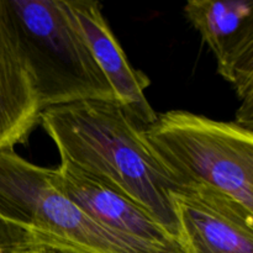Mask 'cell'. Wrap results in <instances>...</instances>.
Listing matches in <instances>:
<instances>
[{"label": "cell", "mask_w": 253, "mask_h": 253, "mask_svg": "<svg viewBox=\"0 0 253 253\" xmlns=\"http://www.w3.org/2000/svg\"><path fill=\"white\" fill-rule=\"evenodd\" d=\"M40 123L61 162L132 199L179 241L172 199L177 187L148 147L142 127L118 103L88 100L44 109Z\"/></svg>", "instance_id": "obj_1"}, {"label": "cell", "mask_w": 253, "mask_h": 253, "mask_svg": "<svg viewBox=\"0 0 253 253\" xmlns=\"http://www.w3.org/2000/svg\"><path fill=\"white\" fill-rule=\"evenodd\" d=\"M153 156L177 189L217 190L253 211V131L187 110L157 115L142 127Z\"/></svg>", "instance_id": "obj_2"}, {"label": "cell", "mask_w": 253, "mask_h": 253, "mask_svg": "<svg viewBox=\"0 0 253 253\" xmlns=\"http://www.w3.org/2000/svg\"><path fill=\"white\" fill-rule=\"evenodd\" d=\"M41 110L88 100L118 103L63 0H5Z\"/></svg>", "instance_id": "obj_3"}, {"label": "cell", "mask_w": 253, "mask_h": 253, "mask_svg": "<svg viewBox=\"0 0 253 253\" xmlns=\"http://www.w3.org/2000/svg\"><path fill=\"white\" fill-rule=\"evenodd\" d=\"M0 219L59 253H151L96 224L47 178V168L0 151Z\"/></svg>", "instance_id": "obj_4"}, {"label": "cell", "mask_w": 253, "mask_h": 253, "mask_svg": "<svg viewBox=\"0 0 253 253\" xmlns=\"http://www.w3.org/2000/svg\"><path fill=\"white\" fill-rule=\"evenodd\" d=\"M188 21L214 53L220 76L231 83L242 105L237 124L253 128V1L190 0Z\"/></svg>", "instance_id": "obj_5"}, {"label": "cell", "mask_w": 253, "mask_h": 253, "mask_svg": "<svg viewBox=\"0 0 253 253\" xmlns=\"http://www.w3.org/2000/svg\"><path fill=\"white\" fill-rule=\"evenodd\" d=\"M47 178L96 224L133 246L151 253H185L145 208L78 168L61 162L56 169L47 168Z\"/></svg>", "instance_id": "obj_6"}, {"label": "cell", "mask_w": 253, "mask_h": 253, "mask_svg": "<svg viewBox=\"0 0 253 253\" xmlns=\"http://www.w3.org/2000/svg\"><path fill=\"white\" fill-rule=\"evenodd\" d=\"M185 253H253V211L217 190L179 188L172 193Z\"/></svg>", "instance_id": "obj_7"}, {"label": "cell", "mask_w": 253, "mask_h": 253, "mask_svg": "<svg viewBox=\"0 0 253 253\" xmlns=\"http://www.w3.org/2000/svg\"><path fill=\"white\" fill-rule=\"evenodd\" d=\"M63 2L113 88L119 105L141 127L152 124L157 114L145 94L151 83L150 78L131 66L104 17L100 4L91 0H63Z\"/></svg>", "instance_id": "obj_8"}, {"label": "cell", "mask_w": 253, "mask_h": 253, "mask_svg": "<svg viewBox=\"0 0 253 253\" xmlns=\"http://www.w3.org/2000/svg\"><path fill=\"white\" fill-rule=\"evenodd\" d=\"M41 113L5 0H0V151L24 142Z\"/></svg>", "instance_id": "obj_9"}, {"label": "cell", "mask_w": 253, "mask_h": 253, "mask_svg": "<svg viewBox=\"0 0 253 253\" xmlns=\"http://www.w3.org/2000/svg\"><path fill=\"white\" fill-rule=\"evenodd\" d=\"M27 249H40L36 240L29 232L0 219V253H17Z\"/></svg>", "instance_id": "obj_10"}, {"label": "cell", "mask_w": 253, "mask_h": 253, "mask_svg": "<svg viewBox=\"0 0 253 253\" xmlns=\"http://www.w3.org/2000/svg\"><path fill=\"white\" fill-rule=\"evenodd\" d=\"M17 253H59V252L51 251V250H47V249H27V250H22V251H19Z\"/></svg>", "instance_id": "obj_11"}]
</instances>
